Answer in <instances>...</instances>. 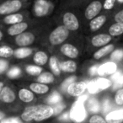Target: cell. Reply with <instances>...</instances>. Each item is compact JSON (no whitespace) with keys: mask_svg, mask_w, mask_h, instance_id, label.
Segmentation results:
<instances>
[{"mask_svg":"<svg viewBox=\"0 0 123 123\" xmlns=\"http://www.w3.org/2000/svg\"><path fill=\"white\" fill-rule=\"evenodd\" d=\"M111 80L112 82V87L116 90L120 88H123V73L118 71L116 74L112 75V79Z\"/></svg>","mask_w":123,"mask_h":123,"instance_id":"cell-26","label":"cell"},{"mask_svg":"<svg viewBox=\"0 0 123 123\" xmlns=\"http://www.w3.org/2000/svg\"><path fill=\"white\" fill-rule=\"evenodd\" d=\"M54 80H55L54 74L49 72L42 73L37 78L38 83H41V84H51V83L54 82Z\"/></svg>","mask_w":123,"mask_h":123,"instance_id":"cell-29","label":"cell"},{"mask_svg":"<svg viewBox=\"0 0 123 123\" xmlns=\"http://www.w3.org/2000/svg\"><path fill=\"white\" fill-rule=\"evenodd\" d=\"M60 68L62 71L66 73H74L77 70V64L75 62L72 60L65 61L60 64Z\"/></svg>","mask_w":123,"mask_h":123,"instance_id":"cell-25","label":"cell"},{"mask_svg":"<svg viewBox=\"0 0 123 123\" xmlns=\"http://www.w3.org/2000/svg\"><path fill=\"white\" fill-rule=\"evenodd\" d=\"M0 123H24L20 117L17 116H10V117H5L4 120L0 121Z\"/></svg>","mask_w":123,"mask_h":123,"instance_id":"cell-40","label":"cell"},{"mask_svg":"<svg viewBox=\"0 0 123 123\" xmlns=\"http://www.w3.org/2000/svg\"><path fill=\"white\" fill-rule=\"evenodd\" d=\"M87 95H81L73 105L69 111L70 119L76 123H81L85 120L87 116V111L84 107V101L87 100Z\"/></svg>","mask_w":123,"mask_h":123,"instance_id":"cell-1","label":"cell"},{"mask_svg":"<svg viewBox=\"0 0 123 123\" xmlns=\"http://www.w3.org/2000/svg\"><path fill=\"white\" fill-rule=\"evenodd\" d=\"M114 101L111 99L110 97H105L103 99V100L100 103V108H101V112L103 114H105V116L106 114H108L109 112H111V111H113L114 108Z\"/></svg>","mask_w":123,"mask_h":123,"instance_id":"cell-23","label":"cell"},{"mask_svg":"<svg viewBox=\"0 0 123 123\" xmlns=\"http://www.w3.org/2000/svg\"><path fill=\"white\" fill-rule=\"evenodd\" d=\"M22 8L20 0H8L0 5V14L9 15L16 13Z\"/></svg>","mask_w":123,"mask_h":123,"instance_id":"cell-4","label":"cell"},{"mask_svg":"<svg viewBox=\"0 0 123 123\" xmlns=\"http://www.w3.org/2000/svg\"><path fill=\"white\" fill-rule=\"evenodd\" d=\"M4 84L3 82H0V93H1L2 89H4Z\"/></svg>","mask_w":123,"mask_h":123,"instance_id":"cell-48","label":"cell"},{"mask_svg":"<svg viewBox=\"0 0 123 123\" xmlns=\"http://www.w3.org/2000/svg\"><path fill=\"white\" fill-rule=\"evenodd\" d=\"M52 106L55 111V116H57V115L61 114V113L64 111V109L66 108V105L62 102L59 103V104H57V105H52Z\"/></svg>","mask_w":123,"mask_h":123,"instance_id":"cell-43","label":"cell"},{"mask_svg":"<svg viewBox=\"0 0 123 123\" xmlns=\"http://www.w3.org/2000/svg\"><path fill=\"white\" fill-rule=\"evenodd\" d=\"M30 89L34 94H45L49 91V86L47 84H41V83H32L30 84Z\"/></svg>","mask_w":123,"mask_h":123,"instance_id":"cell-21","label":"cell"},{"mask_svg":"<svg viewBox=\"0 0 123 123\" xmlns=\"http://www.w3.org/2000/svg\"><path fill=\"white\" fill-rule=\"evenodd\" d=\"M62 22H63V25L65 26L69 31H77L79 28V19H78V18L71 12H67L64 14L63 18H62Z\"/></svg>","mask_w":123,"mask_h":123,"instance_id":"cell-9","label":"cell"},{"mask_svg":"<svg viewBox=\"0 0 123 123\" xmlns=\"http://www.w3.org/2000/svg\"><path fill=\"white\" fill-rule=\"evenodd\" d=\"M108 20V15L106 14H100L89 22V29L92 32H95L100 30Z\"/></svg>","mask_w":123,"mask_h":123,"instance_id":"cell-12","label":"cell"},{"mask_svg":"<svg viewBox=\"0 0 123 123\" xmlns=\"http://www.w3.org/2000/svg\"><path fill=\"white\" fill-rule=\"evenodd\" d=\"M28 28V24L26 22H20L13 25L8 29V34L9 36H19L21 33L25 32Z\"/></svg>","mask_w":123,"mask_h":123,"instance_id":"cell-18","label":"cell"},{"mask_svg":"<svg viewBox=\"0 0 123 123\" xmlns=\"http://www.w3.org/2000/svg\"><path fill=\"white\" fill-rule=\"evenodd\" d=\"M5 117H6V114H5V113L3 112V111H0V121H2V120H4Z\"/></svg>","mask_w":123,"mask_h":123,"instance_id":"cell-47","label":"cell"},{"mask_svg":"<svg viewBox=\"0 0 123 123\" xmlns=\"http://www.w3.org/2000/svg\"><path fill=\"white\" fill-rule=\"evenodd\" d=\"M110 60L116 62L119 65L123 66V45L115 48L112 53L110 55Z\"/></svg>","mask_w":123,"mask_h":123,"instance_id":"cell-19","label":"cell"},{"mask_svg":"<svg viewBox=\"0 0 123 123\" xmlns=\"http://www.w3.org/2000/svg\"><path fill=\"white\" fill-rule=\"evenodd\" d=\"M16 99L14 90L9 86H4L0 93V100L5 104H11Z\"/></svg>","mask_w":123,"mask_h":123,"instance_id":"cell-15","label":"cell"},{"mask_svg":"<svg viewBox=\"0 0 123 123\" xmlns=\"http://www.w3.org/2000/svg\"><path fill=\"white\" fill-rule=\"evenodd\" d=\"M35 41V36L31 32H25L21 33L19 36H16L15 37V43L19 46L26 47V46L31 45Z\"/></svg>","mask_w":123,"mask_h":123,"instance_id":"cell-11","label":"cell"},{"mask_svg":"<svg viewBox=\"0 0 123 123\" xmlns=\"http://www.w3.org/2000/svg\"><path fill=\"white\" fill-rule=\"evenodd\" d=\"M107 123H123V109L113 110L105 116Z\"/></svg>","mask_w":123,"mask_h":123,"instance_id":"cell-14","label":"cell"},{"mask_svg":"<svg viewBox=\"0 0 123 123\" xmlns=\"http://www.w3.org/2000/svg\"><path fill=\"white\" fill-rule=\"evenodd\" d=\"M21 74V70L19 67H14L8 72L7 76L9 79H17Z\"/></svg>","mask_w":123,"mask_h":123,"instance_id":"cell-38","label":"cell"},{"mask_svg":"<svg viewBox=\"0 0 123 123\" xmlns=\"http://www.w3.org/2000/svg\"><path fill=\"white\" fill-rule=\"evenodd\" d=\"M35 63L38 66H44L45 64H46V62H48L49 58L48 56L45 51H37V52L35 53L34 57H33Z\"/></svg>","mask_w":123,"mask_h":123,"instance_id":"cell-24","label":"cell"},{"mask_svg":"<svg viewBox=\"0 0 123 123\" xmlns=\"http://www.w3.org/2000/svg\"><path fill=\"white\" fill-rule=\"evenodd\" d=\"M116 4H117V0H104L103 9L105 11H111L116 8Z\"/></svg>","mask_w":123,"mask_h":123,"instance_id":"cell-37","label":"cell"},{"mask_svg":"<svg viewBox=\"0 0 123 123\" xmlns=\"http://www.w3.org/2000/svg\"><path fill=\"white\" fill-rule=\"evenodd\" d=\"M87 89L89 90V92L90 93V94H96V93L100 91L99 89V88L97 87V85H96L94 80H92L89 83H88V89Z\"/></svg>","mask_w":123,"mask_h":123,"instance_id":"cell-41","label":"cell"},{"mask_svg":"<svg viewBox=\"0 0 123 123\" xmlns=\"http://www.w3.org/2000/svg\"><path fill=\"white\" fill-rule=\"evenodd\" d=\"M86 109L89 112L93 113V114H98V112L101 111L100 103L95 98H91L87 101Z\"/></svg>","mask_w":123,"mask_h":123,"instance_id":"cell-22","label":"cell"},{"mask_svg":"<svg viewBox=\"0 0 123 123\" xmlns=\"http://www.w3.org/2000/svg\"><path fill=\"white\" fill-rule=\"evenodd\" d=\"M18 97L22 102L24 103H31L35 99V94L31 89H20L18 92Z\"/></svg>","mask_w":123,"mask_h":123,"instance_id":"cell-20","label":"cell"},{"mask_svg":"<svg viewBox=\"0 0 123 123\" xmlns=\"http://www.w3.org/2000/svg\"><path fill=\"white\" fill-rule=\"evenodd\" d=\"M113 101L116 106L123 107V88L116 89L113 96Z\"/></svg>","mask_w":123,"mask_h":123,"instance_id":"cell-33","label":"cell"},{"mask_svg":"<svg viewBox=\"0 0 123 123\" xmlns=\"http://www.w3.org/2000/svg\"><path fill=\"white\" fill-rule=\"evenodd\" d=\"M58 119L60 121H69L70 119V114H69V111H66V112L61 113L59 116H58Z\"/></svg>","mask_w":123,"mask_h":123,"instance_id":"cell-45","label":"cell"},{"mask_svg":"<svg viewBox=\"0 0 123 123\" xmlns=\"http://www.w3.org/2000/svg\"><path fill=\"white\" fill-rule=\"evenodd\" d=\"M33 52V50L30 47H20L18 48L14 51V56L19 59H23L25 58L27 56H29L30 55H31V53Z\"/></svg>","mask_w":123,"mask_h":123,"instance_id":"cell-32","label":"cell"},{"mask_svg":"<svg viewBox=\"0 0 123 123\" xmlns=\"http://www.w3.org/2000/svg\"><path fill=\"white\" fill-rule=\"evenodd\" d=\"M55 116V111L52 105L41 104L33 105V121L41 122Z\"/></svg>","mask_w":123,"mask_h":123,"instance_id":"cell-2","label":"cell"},{"mask_svg":"<svg viewBox=\"0 0 123 123\" xmlns=\"http://www.w3.org/2000/svg\"><path fill=\"white\" fill-rule=\"evenodd\" d=\"M61 52L64 56H68L69 58H72V59L77 58L79 55V51L78 48L74 46V45L68 44V43L63 44L61 46Z\"/></svg>","mask_w":123,"mask_h":123,"instance_id":"cell-16","label":"cell"},{"mask_svg":"<svg viewBox=\"0 0 123 123\" xmlns=\"http://www.w3.org/2000/svg\"><path fill=\"white\" fill-rule=\"evenodd\" d=\"M9 67V62L5 60H0V74H3L6 72Z\"/></svg>","mask_w":123,"mask_h":123,"instance_id":"cell-44","label":"cell"},{"mask_svg":"<svg viewBox=\"0 0 123 123\" xmlns=\"http://www.w3.org/2000/svg\"><path fill=\"white\" fill-rule=\"evenodd\" d=\"M69 36V31L64 25L57 26L51 31L49 36V41L52 46H57L63 43Z\"/></svg>","mask_w":123,"mask_h":123,"instance_id":"cell-3","label":"cell"},{"mask_svg":"<svg viewBox=\"0 0 123 123\" xmlns=\"http://www.w3.org/2000/svg\"><path fill=\"white\" fill-rule=\"evenodd\" d=\"M94 82H95L96 85L100 91L107 89L112 86V82H111V79H108L104 77H99L98 79H94Z\"/></svg>","mask_w":123,"mask_h":123,"instance_id":"cell-28","label":"cell"},{"mask_svg":"<svg viewBox=\"0 0 123 123\" xmlns=\"http://www.w3.org/2000/svg\"><path fill=\"white\" fill-rule=\"evenodd\" d=\"M107 33L113 38L119 37L123 36V23L122 22H113L110 25L107 30Z\"/></svg>","mask_w":123,"mask_h":123,"instance_id":"cell-17","label":"cell"},{"mask_svg":"<svg viewBox=\"0 0 123 123\" xmlns=\"http://www.w3.org/2000/svg\"><path fill=\"white\" fill-rule=\"evenodd\" d=\"M76 79V77H74V76H72V77H69V78H68L67 79H65V81H64L62 84V89L63 91H67V89H68V87L69 85H70L72 83H74V82H75V80Z\"/></svg>","mask_w":123,"mask_h":123,"instance_id":"cell-42","label":"cell"},{"mask_svg":"<svg viewBox=\"0 0 123 123\" xmlns=\"http://www.w3.org/2000/svg\"><path fill=\"white\" fill-rule=\"evenodd\" d=\"M4 22L7 25H15L18 23L23 22V15L20 14H12L6 15L4 19Z\"/></svg>","mask_w":123,"mask_h":123,"instance_id":"cell-27","label":"cell"},{"mask_svg":"<svg viewBox=\"0 0 123 123\" xmlns=\"http://www.w3.org/2000/svg\"><path fill=\"white\" fill-rule=\"evenodd\" d=\"M103 9V2L101 0H94L87 6L84 11V16L87 19H93L100 14Z\"/></svg>","mask_w":123,"mask_h":123,"instance_id":"cell-5","label":"cell"},{"mask_svg":"<svg viewBox=\"0 0 123 123\" xmlns=\"http://www.w3.org/2000/svg\"><path fill=\"white\" fill-rule=\"evenodd\" d=\"M119 71V64L112 61L106 62L99 65L98 68V75L105 78L106 76H112Z\"/></svg>","mask_w":123,"mask_h":123,"instance_id":"cell-6","label":"cell"},{"mask_svg":"<svg viewBox=\"0 0 123 123\" xmlns=\"http://www.w3.org/2000/svg\"><path fill=\"white\" fill-rule=\"evenodd\" d=\"M14 54V51L13 48L9 46H0V57L2 58H9Z\"/></svg>","mask_w":123,"mask_h":123,"instance_id":"cell-34","label":"cell"},{"mask_svg":"<svg viewBox=\"0 0 123 123\" xmlns=\"http://www.w3.org/2000/svg\"><path fill=\"white\" fill-rule=\"evenodd\" d=\"M88 123H107L104 116L100 114H93L89 116Z\"/></svg>","mask_w":123,"mask_h":123,"instance_id":"cell-36","label":"cell"},{"mask_svg":"<svg viewBox=\"0 0 123 123\" xmlns=\"http://www.w3.org/2000/svg\"><path fill=\"white\" fill-rule=\"evenodd\" d=\"M26 72L32 76H39L42 72V68L38 65H29L25 68Z\"/></svg>","mask_w":123,"mask_h":123,"instance_id":"cell-35","label":"cell"},{"mask_svg":"<svg viewBox=\"0 0 123 123\" xmlns=\"http://www.w3.org/2000/svg\"><path fill=\"white\" fill-rule=\"evenodd\" d=\"M99 65H94L89 69V74L90 76H95L98 74V68H99Z\"/></svg>","mask_w":123,"mask_h":123,"instance_id":"cell-46","label":"cell"},{"mask_svg":"<svg viewBox=\"0 0 123 123\" xmlns=\"http://www.w3.org/2000/svg\"><path fill=\"white\" fill-rule=\"evenodd\" d=\"M88 84L84 81L74 82L68 87L66 92L73 97H80L87 90Z\"/></svg>","mask_w":123,"mask_h":123,"instance_id":"cell-7","label":"cell"},{"mask_svg":"<svg viewBox=\"0 0 123 123\" xmlns=\"http://www.w3.org/2000/svg\"><path fill=\"white\" fill-rule=\"evenodd\" d=\"M116 47V45L115 44V43H112V42L110 43V44H108V45H106V46L98 49L97 51L94 53L93 57H94V60L102 59V58L105 57L108 55H111Z\"/></svg>","mask_w":123,"mask_h":123,"instance_id":"cell-13","label":"cell"},{"mask_svg":"<svg viewBox=\"0 0 123 123\" xmlns=\"http://www.w3.org/2000/svg\"><path fill=\"white\" fill-rule=\"evenodd\" d=\"M49 65H50V68H51L52 74L56 76H59L60 74H61V68H60V65H59V63H58L57 58L55 56H52L50 57Z\"/></svg>","mask_w":123,"mask_h":123,"instance_id":"cell-31","label":"cell"},{"mask_svg":"<svg viewBox=\"0 0 123 123\" xmlns=\"http://www.w3.org/2000/svg\"><path fill=\"white\" fill-rule=\"evenodd\" d=\"M113 22H122L123 23V5L121 8H120L118 10L115 12L113 14Z\"/></svg>","mask_w":123,"mask_h":123,"instance_id":"cell-39","label":"cell"},{"mask_svg":"<svg viewBox=\"0 0 123 123\" xmlns=\"http://www.w3.org/2000/svg\"><path fill=\"white\" fill-rule=\"evenodd\" d=\"M117 4H122L123 5V0H117Z\"/></svg>","mask_w":123,"mask_h":123,"instance_id":"cell-49","label":"cell"},{"mask_svg":"<svg viewBox=\"0 0 123 123\" xmlns=\"http://www.w3.org/2000/svg\"><path fill=\"white\" fill-rule=\"evenodd\" d=\"M62 101V97L57 92V91H53L47 98H46V103L50 105H55Z\"/></svg>","mask_w":123,"mask_h":123,"instance_id":"cell-30","label":"cell"},{"mask_svg":"<svg viewBox=\"0 0 123 123\" xmlns=\"http://www.w3.org/2000/svg\"><path fill=\"white\" fill-rule=\"evenodd\" d=\"M3 36H4V35H3V33H2V31H0V41L3 39Z\"/></svg>","mask_w":123,"mask_h":123,"instance_id":"cell-50","label":"cell"},{"mask_svg":"<svg viewBox=\"0 0 123 123\" xmlns=\"http://www.w3.org/2000/svg\"><path fill=\"white\" fill-rule=\"evenodd\" d=\"M113 40H114V38L111 36H110L108 33H99V34L95 35L91 38L90 42L92 46L99 49V48L111 43Z\"/></svg>","mask_w":123,"mask_h":123,"instance_id":"cell-8","label":"cell"},{"mask_svg":"<svg viewBox=\"0 0 123 123\" xmlns=\"http://www.w3.org/2000/svg\"><path fill=\"white\" fill-rule=\"evenodd\" d=\"M50 9L51 4L46 0H37L35 3L34 13L37 17H43L49 13Z\"/></svg>","mask_w":123,"mask_h":123,"instance_id":"cell-10","label":"cell"}]
</instances>
